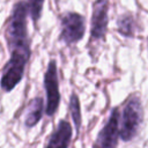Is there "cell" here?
<instances>
[{
    "mask_svg": "<svg viewBox=\"0 0 148 148\" xmlns=\"http://www.w3.org/2000/svg\"><path fill=\"white\" fill-rule=\"evenodd\" d=\"M28 3L27 1H17L6 22L5 40L9 50V59L6 62L0 87L3 91H12L23 79L27 64L31 56V39L28 34Z\"/></svg>",
    "mask_w": 148,
    "mask_h": 148,
    "instance_id": "obj_1",
    "label": "cell"
},
{
    "mask_svg": "<svg viewBox=\"0 0 148 148\" xmlns=\"http://www.w3.org/2000/svg\"><path fill=\"white\" fill-rule=\"evenodd\" d=\"M143 119V109L139 95H131L124 103L119 119V138L130 141L136 136Z\"/></svg>",
    "mask_w": 148,
    "mask_h": 148,
    "instance_id": "obj_2",
    "label": "cell"
},
{
    "mask_svg": "<svg viewBox=\"0 0 148 148\" xmlns=\"http://www.w3.org/2000/svg\"><path fill=\"white\" fill-rule=\"evenodd\" d=\"M60 34L59 40L66 45L80 42L86 34V18L76 12H64L59 16Z\"/></svg>",
    "mask_w": 148,
    "mask_h": 148,
    "instance_id": "obj_3",
    "label": "cell"
},
{
    "mask_svg": "<svg viewBox=\"0 0 148 148\" xmlns=\"http://www.w3.org/2000/svg\"><path fill=\"white\" fill-rule=\"evenodd\" d=\"M44 88L46 92L45 112L49 117H51L57 112L59 103H60L58 68H57V61L54 59H51L49 61L46 72L44 74Z\"/></svg>",
    "mask_w": 148,
    "mask_h": 148,
    "instance_id": "obj_4",
    "label": "cell"
},
{
    "mask_svg": "<svg viewBox=\"0 0 148 148\" xmlns=\"http://www.w3.org/2000/svg\"><path fill=\"white\" fill-rule=\"evenodd\" d=\"M119 119L120 109H112L108 121L98 132L92 148H117L119 139Z\"/></svg>",
    "mask_w": 148,
    "mask_h": 148,
    "instance_id": "obj_5",
    "label": "cell"
},
{
    "mask_svg": "<svg viewBox=\"0 0 148 148\" xmlns=\"http://www.w3.org/2000/svg\"><path fill=\"white\" fill-rule=\"evenodd\" d=\"M110 0H95L92 5L90 40H103L108 31Z\"/></svg>",
    "mask_w": 148,
    "mask_h": 148,
    "instance_id": "obj_6",
    "label": "cell"
},
{
    "mask_svg": "<svg viewBox=\"0 0 148 148\" xmlns=\"http://www.w3.org/2000/svg\"><path fill=\"white\" fill-rule=\"evenodd\" d=\"M72 140V126L62 119L59 121L57 128L51 134L45 148H68Z\"/></svg>",
    "mask_w": 148,
    "mask_h": 148,
    "instance_id": "obj_7",
    "label": "cell"
},
{
    "mask_svg": "<svg viewBox=\"0 0 148 148\" xmlns=\"http://www.w3.org/2000/svg\"><path fill=\"white\" fill-rule=\"evenodd\" d=\"M43 109H44L43 98L39 96L32 98L29 103L28 109H27V113H25V118H24V125L29 128L37 125V123L42 119Z\"/></svg>",
    "mask_w": 148,
    "mask_h": 148,
    "instance_id": "obj_8",
    "label": "cell"
},
{
    "mask_svg": "<svg viewBox=\"0 0 148 148\" xmlns=\"http://www.w3.org/2000/svg\"><path fill=\"white\" fill-rule=\"evenodd\" d=\"M117 30L125 37H133L135 32L134 18L131 14H121L117 20Z\"/></svg>",
    "mask_w": 148,
    "mask_h": 148,
    "instance_id": "obj_9",
    "label": "cell"
},
{
    "mask_svg": "<svg viewBox=\"0 0 148 148\" xmlns=\"http://www.w3.org/2000/svg\"><path fill=\"white\" fill-rule=\"evenodd\" d=\"M69 112L74 121L76 132L79 133L81 128V108H80V99L75 92H73L69 98Z\"/></svg>",
    "mask_w": 148,
    "mask_h": 148,
    "instance_id": "obj_10",
    "label": "cell"
},
{
    "mask_svg": "<svg viewBox=\"0 0 148 148\" xmlns=\"http://www.w3.org/2000/svg\"><path fill=\"white\" fill-rule=\"evenodd\" d=\"M27 3H28V9H29V15L32 22L37 23L43 12L44 0H28Z\"/></svg>",
    "mask_w": 148,
    "mask_h": 148,
    "instance_id": "obj_11",
    "label": "cell"
}]
</instances>
